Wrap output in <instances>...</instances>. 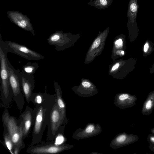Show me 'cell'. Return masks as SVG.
I'll return each instance as SVG.
<instances>
[{"instance_id": "7", "label": "cell", "mask_w": 154, "mask_h": 154, "mask_svg": "<svg viewBox=\"0 0 154 154\" xmlns=\"http://www.w3.org/2000/svg\"><path fill=\"white\" fill-rule=\"evenodd\" d=\"M72 145L63 143L58 144L55 142H48L44 143L30 146L26 150L27 153L31 154L59 153L74 147Z\"/></svg>"}, {"instance_id": "17", "label": "cell", "mask_w": 154, "mask_h": 154, "mask_svg": "<svg viewBox=\"0 0 154 154\" xmlns=\"http://www.w3.org/2000/svg\"><path fill=\"white\" fill-rule=\"evenodd\" d=\"M38 67L37 62H28L23 66L21 72L29 75H33Z\"/></svg>"}, {"instance_id": "12", "label": "cell", "mask_w": 154, "mask_h": 154, "mask_svg": "<svg viewBox=\"0 0 154 154\" xmlns=\"http://www.w3.org/2000/svg\"><path fill=\"white\" fill-rule=\"evenodd\" d=\"M137 97L127 93H121L116 95L114 104L120 109L130 108L136 104Z\"/></svg>"}, {"instance_id": "15", "label": "cell", "mask_w": 154, "mask_h": 154, "mask_svg": "<svg viewBox=\"0 0 154 154\" xmlns=\"http://www.w3.org/2000/svg\"><path fill=\"white\" fill-rule=\"evenodd\" d=\"M154 109V91H151L148 94L144 102L141 110L144 116L150 115Z\"/></svg>"}, {"instance_id": "31", "label": "cell", "mask_w": 154, "mask_h": 154, "mask_svg": "<svg viewBox=\"0 0 154 154\" xmlns=\"http://www.w3.org/2000/svg\"><path fill=\"white\" fill-rule=\"evenodd\" d=\"M121 53L122 55H124V53H125L124 51H122L121 52Z\"/></svg>"}, {"instance_id": "10", "label": "cell", "mask_w": 154, "mask_h": 154, "mask_svg": "<svg viewBox=\"0 0 154 154\" xmlns=\"http://www.w3.org/2000/svg\"><path fill=\"white\" fill-rule=\"evenodd\" d=\"M19 75L23 95L29 103L31 101L35 87V79L33 75H29L20 72Z\"/></svg>"}, {"instance_id": "30", "label": "cell", "mask_w": 154, "mask_h": 154, "mask_svg": "<svg viewBox=\"0 0 154 154\" xmlns=\"http://www.w3.org/2000/svg\"><path fill=\"white\" fill-rule=\"evenodd\" d=\"M151 131L152 134H154V128L151 129Z\"/></svg>"}, {"instance_id": "4", "label": "cell", "mask_w": 154, "mask_h": 154, "mask_svg": "<svg viewBox=\"0 0 154 154\" xmlns=\"http://www.w3.org/2000/svg\"><path fill=\"white\" fill-rule=\"evenodd\" d=\"M0 46L7 53L15 54L27 60H38L45 58L42 54L25 45L11 41H3L1 35Z\"/></svg>"}, {"instance_id": "18", "label": "cell", "mask_w": 154, "mask_h": 154, "mask_svg": "<svg viewBox=\"0 0 154 154\" xmlns=\"http://www.w3.org/2000/svg\"><path fill=\"white\" fill-rule=\"evenodd\" d=\"M45 90L44 93L39 92L33 93L31 97V102L35 105L36 104L42 103L45 99L48 93L47 92L46 85L45 86Z\"/></svg>"}, {"instance_id": "11", "label": "cell", "mask_w": 154, "mask_h": 154, "mask_svg": "<svg viewBox=\"0 0 154 154\" xmlns=\"http://www.w3.org/2000/svg\"><path fill=\"white\" fill-rule=\"evenodd\" d=\"M138 139V136L135 134L120 133L112 140L110 146L112 149H117L135 142Z\"/></svg>"}, {"instance_id": "5", "label": "cell", "mask_w": 154, "mask_h": 154, "mask_svg": "<svg viewBox=\"0 0 154 154\" xmlns=\"http://www.w3.org/2000/svg\"><path fill=\"white\" fill-rule=\"evenodd\" d=\"M8 69L10 86L12 89L13 99L18 108L21 111L25 103L23 94L19 75L20 70L16 69L8 60Z\"/></svg>"}, {"instance_id": "6", "label": "cell", "mask_w": 154, "mask_h": 154, "mask_svg": "<svg viewBox=\"0 0 154 154\" xmlns=\"http://www.w3.org/2000/svg\"><path fill=\"white\" fill-rule=\"evenodd\" d=\"M47 140H55L59 134H64L65 126L63 124L61 112L57 104H54L51 112L48 125Z\"/></svg>"}, {"instance_id": "20", "label": "cell", "mask_w": 154, "mask_h": 154, "mask_svg": "<svg viewBox=\"0 0 154 154\" xmlns=\"http://www.w3.org/2000/svg\"><path fill=\"white\" fill-rule=\"evenodd\" d=\"M154 50V44L149 40H146L143 48V56L146 57L150 54Z\"/></svg>"}, {"instance_id": "24", "label": "cell", "mask_w": 154, "mask_h": 154, "mask_svg": "<svg viewBox=\"0 0 154 154\" xmlns=\"http://www.w3.org/2000/svg\"><path fill=\"white\" fill-rule=\"evenodd\" d=\"M100 39L97 38L93 42L92 45V48L94 49L97 48L100 44Z\"/></svg>"}, {"instance_id": "23", "label": "cell", "mask_w": 154, "mask_h": 154, "mask_svg": "<svg viewBox=\"0 0 154 154\" xmlns=\"http://www.w3.org/2000/svg\"><path fill=\"white\" fill-rule=\"evenodd\" d=\"M116 46L117 48H121L123 46V41L121 39H119L115 42Z\"/></svg>"}, {"instance_id": "22", "label": "cell", "mask_w": 154, "mask_h": 154, "mask_svg": "<svg viewBox=\"0 0 154 154\" xmlns=\"http://www.w3.org/2000/svg\"><path fill=\"white\" fill-rule=\"evenodd\" d=\"M17 24L19 26L25 29L27 27L26 22L24 20H22L21 21H18Z\"/></svg>"}, {"instance_id": "3", "label": "cell", "mask_w": 154, "mask_h": 154, "mask_svg": "<svg viewBox=\"0 0 154 154\" xmlns=\"http://www.w3.org/2000/svg\"><path fill=\"white\" fill-rule=\"evenodd\" d=\"M7 53L0 46L1 106L5 107L9 106L13 99L9 81Z\"/></svg>"}, {"instance_id": "8", "label": "cell", "mask_w": 154, "mask_h": 154, "mask_svg": "<svg viewBox=\"0 0 154 154\" xmlns=\"http://www.w3.org/2000/svg\"><path fill=\"white\" fill-rule=\"evenodd\" d=\"M138 0H130L129 2L127 16L128 21L127 26L130 35L134 41L138 35L140 29L138 28L137 18L139 5Z\"/></svg>"}, {"instance_id": "25", "label": "cell", "mask_w": 154, "mask_h": 154, "mask_svg": "<svg viewBox=\"0 0 154 154\" xmlns=\"http://www.w3.org/2000/svg\"><path fill=\"white\" fill-rule=\"evenodd\" d=\"M82 85L84 87L88 88H90L91 86V84L90 83L85 81L83 82H82Z\"/></svg>"}, {"instance_id": "1", "label": "cell", "mask_w": 154, "mask_h": 154, "mask_svg": "<svg viewBox=\"0 0 154 154\" xmlns=\"http://www.w3.org/2000/svg\"><path fill=\"white\" fill-rule=\"evenodd\" d=\"M56 102L55 94L50 95L48 94L42 103L34 105L31 146L41 143L43 133L49 122L51 112Z\"/></svg>"}, {"instance_id": "19", "label": "cell", "mask_w": 154, "mask_h": 154, "mask_svg": "<svg viewBox=\"0 0 154 154\" xmlns=\"http://www.w3.org/2000/svg\"><path fill=\"white\" fill-rule=\"evenodd\" d=\"M4 128L3 135L4 139V144L7 147L10 153L14 154L13 151L14 145L11 138L6 128Z\"/></svg>"}, {"instance_id": "21", "label": "cell", "mask_w": 154, "mask_h": 154, "mask_svg": "<svg viewBox=\"0 0 154 154\" xmlns=\"http://www.w3.org/2000/svg\"><path fill=\"white\" fill-rule=\"evenodd\" d=\"M147 140L149 144V148L154 152V134H149L147 136Z\"/></svg>"}, {"instance_id": "28", "label": "cell", "mask_w": 154, "mask_h": 154, "mask_svg": "<svg viewBox=\"0 0 154 154\" xmlns=\"http://www.w3.org/2000/svg\"><path fill=\"white\" fill-rule=\"evenodd\" d=\"M154 72V63L151 66L150 68L149 73L150 74H152Z\"/></svg>"}, {"instance_id": "16", "label": "cell", "mask_w": 154, "mask_h": 154, "mask_svg": "<svg viewBox=\"0 0 154 154\" xmlns=\"http://www.w3.org/2000/svg\"><path fill=\"white\" fill-rule=\"evenodd\" d=\"M88 4L99 10L107 8L112 3L113 0H89Z\"/></svg>"}, {"instance_id": "29", "label": "cell", "mask_w": 154, "mask_h": 154, "mask_svg": "<svg viewBox=\"0 0 154 154\" xmlns=\"http://www.w3.org/2000/svg\"><path fill=\"white\" fill-rule=\"evenodd\" d=\"M91 154H101L100 153H98V152H92L91 153H90Z\"/></svg>"}, {"instance_id": "14", "label": "cell", "mask_w": 154, "mask_h": 154, "mask_svg": "<svg viewBox=\"0 0 154 154\" xmlns=\"http://www.w3.org/2000/svg\"><path fill=\"white\" fill-rule=\"evenodd\" d=\"M54 84L55 91L56 102L61 112L64 125L66 126L68 120L66 116V108L65 102L63 98L62 92L60 88L58 83L54 81Z\"/></svg>"}, {"instance_id": "26", "label": "cell", "mask_w": 154, "mask_h": 154, "mask_svg": "<svg viewBox=\"0 0 154 154\" xmlns=\"http://www.w3.org/2000/svg\"><path fill=\"white\" fill-rule=\"evenodd\" d=\"M13 151L14 154H19L20 150L17 146H15L14 148Z\"/></svg>"}, {"instance_id": "27", "label": "cell", "mask_w": 154, "mask_h": 154, "mask_svg": "<svg viewBox=\"0 0 154 154\" xmlns=\"http://www.w3.org/2000/svg\"><path fill=\"white\" fill-rule=\"evenodd\" d=\"M120 65L119 63H116L112 67V71H114L117 69Z\"/></svg>"}, {"instance_id": "2", "label": "cell", "mask_w": 154, "mask_h": 154, "mask_svg": "<svg viewBox=\"0 0 154 154\" xmlns=\"http://www.w3.org/2000/svg\"><path fill=\"white\" fill-rule=\"evenodd\" d=\"M4 127L7 130L15 146H17L20 150L25 147L23 139V122L20 116L19 119L10 116L7 109L4 111L2 116Z\"/></svg>"}, {"instance_id": "9", "label": "cell", "mask_w": 154, "mask_h": 154, "mask_svg": "<svg viewBox=\"0 0 154 154\" xmlns=\"http://www.w3.org/2000/svg\"><path fill=\"white\" fill-rule=\"evenodd\" d=\"M102 131V128L100 124L90 123L83 129L81 128L77 129L74 132L72 137L79 140L98 135Z\"/></svg>"}, {"instance_id": "13", "label": "cell", "mask_w": 154, "mask_h": 154, "mask_svg": "<svg viewBox=\"0 0 154 154\" xmlns=\"http://www.w3.org/2000/svg\"><path fill=\"white\" fill-rule=\"evenodd\" d=\"M20 116L22 117L23 122V139L26 138L33 126L34 117L33 110L27 105L25 111Z\"/></svg>"}]
</instances>
